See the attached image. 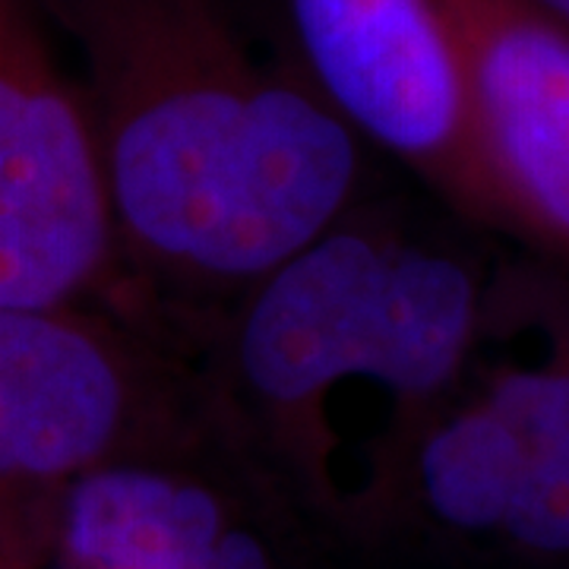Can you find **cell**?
<instances>
[{"mask_svg":"<svg viewBox=\"0 0 569 569\" xmlns=\"http://www.w3.org/2000/svg\"><path fill=\"white\" fill-rule=\"evenodd\" d=\"M89 104L118 241L193 284H257L336 228L358 142L247 61L206 0H92Z\"/></svg>","mask_w":569,"mask_h":569,"instance_id":"obj_1","label":"cell"},{"mask_svg":"<svg viewBox=\"0 0 569 569\" xmlns=\"http://www.w3.org/2000/svg\"><path fill=\"white\" fill-rule=\"evenodd\" d=\"M529 3L538 13H545L548 20H553L557 26H563L569 32V0H529Z\"/></svg>","mask_w":569,"mask_h":569,"instance_id":"obj_12","label":"cell"},{"mask_svg":"<svg viewBox=\"0 0 569 569\" xmlns=\"http://www.w3.org/2000/svg\"><path fill=\"white\" fill-rule=\"evenodd\" d=\"M481 399L488 402L526 452L569 443V351L529 367H503L490 377Z\"/></svg>","mask_w":569,"mask_h":569,"instance_id":"obj_9","label":"cell"},{"mask_svg":"<svg viewBox=\"0 0 569 569\" xmlns=\"http://www.w3.org/2000/svg\"><path fill=\"white\" fill-rule=\"evenodd\" d=\"M503 535L541 557H569V443L526 456Z\"/></svg>","mask_w":569,"mask_h":569,"instance_id":"obj_10","label":"cell"},{"mask_svg":"<svg viewBox=\"0 0 569 569\" xmlns=\"http://www.w3.org/2000/svg\"><path fill=\"white\" fill-rule=\"evenodd\" d=\"M326 104L475 222L503 228L437 0H288Z\"/></svg>","mask_w":569,"mask_h":569,"instance_id":"obj_3","label":"cell"},{"mask_svg":"<svg viewBox=\"0 0 569 569\" xmlns=\"http://www.w3.org/2000/svg\"><path fill=\"white\" fill-rule=\"evenodd\" d=\"M133 367L70 310L0 307V485L86 475L137 427Z\"/></svg>","mask_w":569,"mask_h":569,"instance_id":"obj_6","label":"cell"},{"mask_svg":"<svg viewBox=\"0 0 569 569\" xmlns=\"http://www.w3.org/2000/svg\"><path fill=\"white\" fill-rule=\"evenodd\" d=\"M392 247L332 228L257 282L234 361L247 392L288 430H313L348 380L380 383Z\"/></svg>","mask_w":569,"mask_h":569,"instance_id":"obj_5","label":"cell"},{"mask_svg":"<svg viewBox=\"0 0 569 569\" xmlns=\"http://www.w3.org/2000/svg\"><path fill=\"white\" fill-rule=\"evenodd\" d=\"M206 569H266L263 550L241 531H228Z\"/></svg>","mask_w":569,"mask_h":569,"instance_id":"obj_11","label":"cell"},{"mask_svg":"<svg viewBox=\"0 0 569 569\" xmlns=\"http://www.w3.org/2000/svg\"><path fill=\"white\" fill-rule=\"evenodd\" d=\"M224 535L203 488L140 468H92L67 503V548L86 569H206Z\"/></svg>","mask_w":569,"mask_h":569,"instance_id":"obj_7","label":"cell"},{"mask_svg":"<svg viewBox=\"0 0 569 569\" xmlns=\"http://www.w3.org/2000/svg\"><path fill=\"white\" fill-rule=\"evenodd\" d=\"M118 228L89 104L20 0H0V307L70 310Z\"/></svg>","mask_w":569,"mask_h":569,"instance_id":"obj_2","label":"cell"},{"mask_svg":"<svg viewBox=\"0 0 569 569\" xmlns=\"http://www.w3.org/2000/svg\"><path fill=\"white\" fill-rule=\"evenodd\" d=\"M526 447L478 396L430 427L418 452V481L440 522L462 531H500Z\"/></svg>","mask_w":569,"mask_h":569,"instance_id":"obj_8","label":"cell"},{"mask_svg":"<svg viewBox=\"0 0 569 569\" xmlns=\"http://www.w3.org/2000/svg\"><path fill=\"white\" fill-rule=\"evenodd\" d=\"M503 228L569 263V32L529 0H437Z\"/></svg>","mask_w":569,"mask_h":569,"instance_id":"obj_4","label":"cell"}]
</instances>
